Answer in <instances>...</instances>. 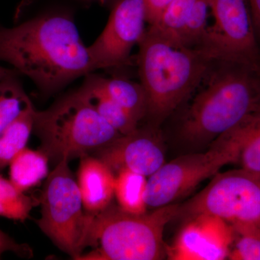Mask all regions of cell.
Returning a JSON list of instances; mask_svg holds the SVG:
<instances>
[{
	"label": "cell",
	"mask_w": 260,
	"mask_h": 260,
	"mask_svg": "<svg viewBox=\"0 0 260 260\" xmlns=\"http://www.w3.org/2000/svg\"><path fill=\"white\" fill-rule=\"evenodd\" d=\"M209 10L208 0H198L185 24L177 34L174 42L185 47H200L208 28Z\"/></svg>",
	"instance_id": "cell-23"
},
{
	"label": "cell",
	"mask_w": 260,
	"mask_h": 260,
	"mask_svg": "<svg viewBox=\"0 0 260 260\" xmlns=\"http://www.w3.org/2000/svg\"><path fill=\"white\" fill-rule=\"evenodd\" d=\"M240 149L237 162L241 169L260 174V115L253 112L235 126Z\"/></svg>",
	"instance_id": "cell-19"
},
{
	"label": "cell",
	"mask_w": 260,
	"mask_h": 260,
	"mask_svg": "<svg viewBox=\"0 0 260 260\" xmlns=\"http://www.w3.org/2000/svg\"><path fill=\"white\" fill-rule=\"evenodd\" d=\"M198 0H172L156 23L148 25L162 37L175 42Z\"/></svg>",
	"instance_id": "cell-22"
},
{
	"label": "cell",
	"mask_w": 260,
	"mask_h": 260,
	"mask_svg": "<svg viewBox=\"0 0 260 260\" xmlns=\"http://www.w3.org/2000/svg\"><path fill=\"white\" fill-rule=\"evenodd\" d=\"M80 159L77 183L84 209L90 215H97L111 205L114 195L115 175L95 155H84Z\"/></svg>",
	"instance_id": "cell-13"
},
{
	"label": "cell",
	"mask_w": 260,
	"mask_h": 260,
	"mask_svg": "<svg viewBox=\"0 0 260 260\" xmlns=\"http://www.w3.org/2000/svg\"><path fill=\"white\" fill-rule=\"evenodd\" d=\"M172 1V0H144L148 25H153L158 21Z\"/></svg>",
	"instance_id": "cell-26"
},
{
	"label": "cell",
	"mask_w": 260,
	"mask_h": 260,
	"mask_svg": "<svg viewBox=\"0 0 260 260\" xmlns=\"http://www.w3.org/2000/svg\"><path fill=\"white\" fill-rule=\"evenodd\" d=\"M0 61L13 65L46 93L96 70L76 25L64 15L0 28Z\"/></svg>",
	"instance_id": "cell-1"
},
{
	"label": "cell",
	"mask_w": 260,
	"mask_h": 260,
	"mask_svg": "<svg viewBox=\"0 0 260 260\" xmlns=\"http://www.w3.org/2000/svg\"><path fill=\"white\" fill-rule=\"evenodd\" d=\"M13 252L20 257L30 258L32 251L27 244H19L0 229V259L5 252Z\"/></svg>",
	"instance_id": "cell-25"
},
{
	"label": "cell",
	"mask_w": 260,
	"mask_h": 260,
	"mask_svg": "<svg viewBox=\"0 0 260 260\" xmlns=\"http://www.w3.org/2000/svg\"><path fill=\"white\" fill-rule=\"evenodd\" d=\"M216 61L181 122V136L191 144L215 141L252 114L259 101V69Z\"/></svg>",
	"instance_id": "cell-3"
},
{
	"label": "cell",
	"mask_w": 260,
	"mask_h": 260,
	"mask_svg": "<svg viewBox=\"0 0 260 260\" xmlns=\"http://www.w3.org/2000/svg\"><path fill=\"white\" fill-rule=\"evenodd\" d=\"M34 106L29 108L0 135V171L10 165L17 154L26 148L34 130Z\"/></svg>",
	"instance_id": "cell-18"
},
{
	"label": "cell",
	"mask_w": 260,
	"mask_h": 260,
	"mask_svg": "<svg viewBox=\"0 0 260 260\" xmlns=\"http://www.w3.org/2000/svg\"><path fill=\"white\" fill-rule=\"evenodd\" d=\"M147 183L146 177L138 173L126 169L118 172L115 176L114 194L119 208L132 214L146 213Z\"/></svg>",
	"instance_id": "cell-17"
},
{
	"label": "cell",
	"mask_w": 260,
	"mask_h": 260,
	"mask_svg": "<svg viewBox=\"0 0 260 260\" xmlns=\"http://www.w3.org/2000/svg\"><path fill=\"white\" fill-rule=\"evenodd\" d=\"M146 23L144 0H118L102 34L88 47L95 69L126 64L146 31Z\"/></svg>",
	"instance_id": "cell-10"
},
{
	"label": "cell",
	"mask_w": 260,
	"mask_h": 260,
	"mask_svg": "<svg viewBox=\"0 0 260 260\" xmlns=\"http://www.w3.org/2000/svg\"><path fill=\"white\" fill-rule=\"evenodd\" d=\"M234 239V229L223 219L193 215L172 245L167 246V255L173 260H223L229 256Z\"/></svg>",
	"instance_id": "cell-11"
},
{
	"label": "cell",
	"mask_w": 260,
	"mask_h": 260,
	"mask_svg": "<svg viewBox=\"0 0 260 260\" xmlns=\"http://www.w3.org/2000/svg\"><path fill=\"white\" fill-rule=\"evenodd\" d=\"M36 201L0 175V216L24 222L30 217Z\"/></svg>",
	"instance_id": "cell-21"
},
{
	"label": "cell",
	"mask_w": 260,
	"mask_h": 260,
	"mask_svg": "<svg viewBox=\"0 0 260 260\" xmlns=\"http://www.w3.org/2000/svg\"><path fill=\"white\" fill-rule=\"evenodd\" d=\"M85 77L78 90L94 110L121 135H129L138 129L139 121L106 95L95 75L90 73Z\"/></svg>",
	"instance_id": "cell-14"
},
{
	"label": "cell",
	"mask_w": 260,
	"mask_h": 260,
	"mask_svg": "<svg viewBox=\"0 0 260 260\" xmlns=\"http://www.w3.org/2000/svg\"><path fill=\"white\" fill-rule=\"evenodd\" d=\"M49 160V157L42 150L24 148L10 162V181L17 189L25 192L47 179Z\"/></svg>",
	"instance_id": "cell-16"
},
{
	"label": "cell",
	"mask_w": 260,
	"mask_h": 260,
	"mask_svg": "<svg viewBox=\"0 0 260 260\" xmlns=\"http://www.w3.org/2000/svg\"><path fill=\"white\" fill-rule=\"evenodd\" d=\"M234 248L229 259L233 260H260V236L249 233L236 234Z\"/></svg>",
	"instance_id": "cell-24"
},
{
	"label": "cell",
	"mask_w": 260,
	"mask_h": 260,
	"mask_svg": "<svg viewBox=\"0 0 260 260\" xmlns=\"http://www.w3.org/2000/svg\"><path fill=\"white\" fill-rule=\"evenodd\" d=\"M138 46L146 117L156 127L200 86L215 60L204 48L177 44L149 26Z\"/></svg>",
	"instance_id": "cell-2"
},
{
	"label": "cell",
	"mask_w": 260,
	"mask_h": 260,
	"mask_svg": "<svg viewBox=\"0 0 260 260\" xmlns=\"http://www.w3.org/2000/svg\"><path fill=\"white\" fill-rule=\"evenodd\" d=\"M94 155L112 169H123L150 177L165 164L161 143L153 128H138L129 135H121L112 143L94 152Z\"/></svg>",
	"instance_id": "cell-12"
},
{
	"label": "cell",
	"mask_w": 260,
	"mask_h": 260,
	"mask_svg": "<svg viewBox=\"0 0 260 260\" xmlns=\"http://www.w3.org/2000/svg\"><path fill=\"white\" fill-rule=\"evenodd\" d=\"M68 159L56 164L49 173L41 194V230L72 259H77L90 246L93 215L84 211L78 183Z\"/></svg>",
	"instance_id": "cell-6"
},
{
	"label": "cell",
	"mask_w": 260,
	"mask_h": 260,
	"mask_svg": "<svg viewBox=\"0 0 260 260\" xmlns=\"http://www.w3.org/2000/svg\"><path fill=\"white\" fill-rule=\"evenodd\" d=\"M258 44L260 42V0H248Z\"/></svg>",
	"instance_id": "cell-27"
},
{
	"label": "cell",
	"mask_w": 260,
	"mask_h": 260,
	"mask_svg": "<svg viewBox=\"0 0 260 260\" xmlns=\"http://www.w3.org/2000/svg\"><path fill=\"white\" fill-rule=\"evenodd\" d=\"M49 159L82 158L121 136L99 115L79 90L65 95L44 111H35L34 130Z\"/></svg>",
	"instance_id": "cell-5"
},
{
	"label": "cell",
	"mask_w": 260,
	"mask_h": 260,
	"mask_svg": "<svg viewBox=\"0 0 260 260\" xmlns=\"http://www.w3.org/2000/svg\"><path fill=\"white\" fill-rule=\"evenodd\" d=\"M14 75V73L13 72L10 71V70L6 69V68H3V67L0 66V82L2 80L6 79V78H9L10 76Z\"/></svg>",
	"instance_id": "cell-28"
},
{
	"label": "cell",
	"mask_w": 260,
	"mask_h": 260,
	"mask_svg": "<svg viewBox=\"0 0 260 260\" xmlns=\"http://www.w3.org/2000/svg\"><path fill=\"white\" fill-rule=\"evenodd\" d=\"M259 76H260V68H259ZM254 112H255V113H256V114H259V115H260V96H259V101H258L257 104H256L255 111H254Z\"/></svg>",
	"instance_id": "cell-29"
},
{
	"label": "cell",
	"mask_w": 260,
	"mask_h": 260,
	"mask_svg": "<svg viewBox=\"0 0 260 260\" xmlns=\"http://www.w3.org/2000/svg\"><path fill=\"white\" fill-rule=\"evenodd\" d=\"M95 78L106 95L135 119L140 122L146 117L148 99L141 83L124 78H104L99 75H95Z\"/></svg>",
	"instance_id": "cell-15"
},
{
	"label": "cell",
	"mask_w": 260,
	"mask_h": 260,
	"mask_svg": "<svg viewBox=\"0 0 260 260\" xmlns=\"http://www.w3.org/2000/svg\"><path fill=\"white\" fill-rule=\"evenodd\" d=\"M32 104L14 75L0 82V135Z\"/></svg>",
	"instance_id": "cell-20"
},
{
	"label": "cell",
	"mask_w": 260,
	"mask_h": 260,
	"mask_svg": "<svg viewBox=\"0 0 260 260\" xmlns=\"http://www.w3.org/2000/svg\"><path fill=\"white\" fill-rule=\"evenodd\" d=\"M214 23L207 29L204 48L215 61L260 68L259 46L248 0H208Z\"/></svg>",
	"instance_id": "cell-9"
},
{
	"label": "cell",
	"mask_w": 260,
	"mask_h": 260,
	"mask_svg": "<svg viewBox=\"0 0 260 260\" xmlns=\"http://www.w3.org/2000/svg\"><path fill=\"white\" fill-rule=\"evenodd\" d=\"M181 212L189 217L213 215L230 224L236 234L260 236V174L242 169L217 173Z\"/></svg>",
	"instance_id": "cell-8"
},
{
	"label": "cell",
	"mask_w": 260,
	"mask_h": 260,
	"mask_svg": "<svg viewBox=\"0 0 260 260\" xmlns=\"http://www.w3.org/2000/svg\"><path fill=\"white\" fill-rule=\"evenodd\" d=\"M180 213V206L171 204L150 213H126L109 205L93 215L90 245L96 249L83 253L76 260H158L167 255L164 232Z\"/></svg>",
	"instance_id": "cell-4"
},
{
	"label": "cell",
	"mask_w": 260,
	"mask_h": 260,
	"mask_svg": "<svg viewBox=\"0 0 260 260\" xmlns=\"http://www.w3.org/2000/svg\"><path fill=\"white\" fill-rule=\"evenodd\" d=\"M214 142L205 153L182 155L152 174L147 183V206L158 208L173 204L227 164L237 162L240 142L234 128Z\"/></svg>",
	"instance_id": "cell-7"
}]
</instances>
